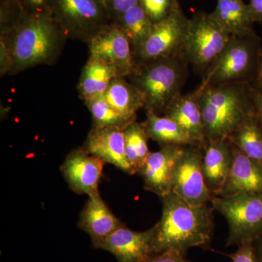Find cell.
I'll return each mask as SVG.
<instances>
[{
  "instance_id": "obj_1",
  "label": "cell",
  "mask_w": 262,
  "mask_h": 262,
  "mask_svg": "<svg viewBox=\"0 0 262 262\" xmlns=\"http://www.w3.org/2000/svg\"><path fill=\"white\" fill-rule=\"evenodd\" d=\"M163 212L155 225V253L179 251L185 255L189 248L206 247L213 234V207L189 204L173 192L161 198Z\"/></svg>"
},
{
  "instance_id": "obj_2",
  "label": "cell",
  "mask_w": 262,
  "mask_h": 262,
  "mask_svg": "<svg viewBox=\"0 0 262 262\" xmlns=\"http://www.w3.org/2000/svg\"><path fill=\"white\" fill-rule=\"evenodd\" d=\"M63 30L47 13L32 15L15 28L8 42L2 40L3 64L6 61L8 70L20 72L51 63L61 48Z\"/></svg>"
},
{
  "instance_id": "obj_3",
  "label": "cell",
  "mask_w": 262,
  "mask_h": 262,
  "mask_svg": "<svg viewBox=\"0 0 262 262\" xmlns=\"http://www.w3.org/2000/svg\"><path fill=\"white\" fill-rule=\"evenodd\" d=\"M198 90L207 139H228L255 113L253 87L248 81L200 85Z\"/></svg>"
},
{
  "instance_id": "obj_4",
  "label": "cell",
  "mask_w": 262,
  "mask_h": 262,
  "mask_svg": "<svg viewBox=\"0 0 262 262\" xmlns=\"http://www.w3.org/2000/svg\"><path fill=\"white\" fill-rule=\"evenodd\" d=\"M187 63L184 56H177L136 66L130 82L140 91L146 110L164 114L182 94Z\"/></svg>"
},
{
  "instance_id": "obj_5",
  "label": "cell",
  "mask_w": 262,
  "mask_h": 262,
  "mask_svg": "<svg viewBox=\"0 0 262 262\" xmlns=\"http://www.w3.org/2000/svg\"><path fill=\"white\" fill-rule=\"evenodd\" d=\"M262 51L256 34L232 37L216 61L207 70L201 85L206 87L255 78Z\"/></svg>"
},
{
  "instance_id": "obj_6",
  "label": "cell",
  "mask_w": 262,
  "mask_h": 262,
  "mask_svg": "<svg viewBox=\"0 0 262 262\" xmlns=\"http://www.w3.org/2000/svg\"><path fill=\"white\" fill-rule=\"evenodd\" d=\"M211 203L228 223L227 246L252 242L262 233V194L214 196Z\"/></svg>"
},
{
  "instance_id": "obj_7",
  "label": "cell",
  "mask_w": 262,
  "mask_h": 262,
  "mask_svg": "<svg viewBox=\"0 0 262 262\" xmlns=\"http://www.w3.org/2000/svg\"><path fill=\"white\" fill-rule=\"evenodd\" d=\"M231 37L211 13L198 12L189 20L183 56L196 70L206 73L225 51Z\"/></svg>"
},
{
  "instance_id": "obj_8",
  "label": "cell",
  "mask_w": 262,
  "mask_h": 262,
  "mask_svg": "<svg viewBox=\"0 0 262 262\" xmlns=\"http://www.w3.org/2000/svg\"><path fill=\"white\" fill-rule=\"evenodd\" d=\"M189 20L181 8L153 24L149 36L134 51L136 66L168 57L183 56Z\"/></svg>"
},
{
  "instance_id": "obj_9",
  "label": "cell",
  "mask_w": 262,
  "mask_h": 262,
  "mask_svg": "<svg viewBox=\"0 0 262 262\" xmlns=\"http://www.w3.org/2000/svg\"><path fill=\"white\" fill-rule=\"evenodd\" d=\"M55 20L62 29L91 39L110 25L111 16L103 0H49Z\"/></svg>"
},
{
  "instance_id": "obj_10",
  "label": "cell",
  "mask_w": 262,
  "mask_h": 262,
  "mask_svg": "<svg viewBox=\"0 0 262 262\" xmlns=\"http://www.w3.org/2000/svg\"><path fill=\"white\" fill-rule=\"evenodd\" d=\"M203 149L185 146L174 168L171 192L194 206L211 202L213 194L207 187L203 171Z\"/></svg>"
},
{
  "instance_id": "obj_11",
  "label": "cell",
  "mask_w": 262,
  "mask_h": 262,
  "mask_svg": "<svg viewBox=\"0 0 262 262\" xmlns=\"http://www.w3.org/2000/svg\"><path fill=\"white\" fill-rule=\"evenodd\" d=\"M90 58L116 69L120 77H130L136 68L134 48L116 23L110 24L89 39Z\"/></svg>"
},
{
  "instance_id": "obj_12",
  "label": "cell",
  "mask_w": 262,
  "mask_h": 262,
  "mask_svg": "<svg viewBox=\"0 0 262 262\" xmlns=\"http://www.w3.org/2000/svg\"><path fill=\"white\" fill-rule=\"evenodd\" d=\"M155 237V226L144 232H135L124 225L94 248L112 253L117 262H143L156 254Z\"/></svg>"
},
{
  "instance_id": "obj_13",
  "label": "cell",
  "mask_w": 262,
  "mask_h": 262,
  "mask_svg": "<svg viewBox=\"0 0 262 262\" xmlns=\"http://www.w3.org/2000/svg\"><path fill=\"white\" fill-rule=\"evenodd\" d=\"M104 163L81 147L67 155L61 170L73 192L89 196L98 192Z\"/></svg>"
},
{
  "instance_id": "obj_14",
  "label": "cell",
  "mask_w": 262,
  "mask_h": 262,
  "mask_svg": "<svg viewBox=\"0 0 262 262\" xmlns=\"http://www.w3.org/2000/svg\"><path fill=\"white\" fill-rule=\"evenodd\" d=\"M83 149L129 175L136 174L125 155V136L121 128L93 126Z\"/></svg>"
},
{
  "instance_id": "obj_15",
  "label": "cell",
  "mask_w": 262,
  "mask_h": 262,
  "mask_svg": "<svg viewBox=\"0 0 262 262\" xmlns=\"http://www.w3.org/2000/svg\"><path fill=\"white\" fill-rule=\"evenodd\" d=\"M184 146H163L150 152L139 173L144 181V189L160 198L171 192L174 168Z\"/></svg>"
},
{
  "instance_id": "obj_16",
  "label": "cell",
  "mask_w": 262,
  "mask_h": 262,
  "mask_svg": "<svg viewBox=\"0 0 262 262\" xmlns=\"http://www.w3.org/2000/svg\"><path fill=\"white\" fill-rule=\"evenodd\" d=\"M231 144V143H230ZM232 145L233 161L228 177L218 195L262 194V165Z\"/></svg>"
},
{
  "instance_id": "obj_17",
  "label": "cell",
  "mask_w": 262,
  "mask_h": 262,
  "mask_svg": "<svg viewBox=\"0 0 262 262\" xmlns=\"http://www.w3.org/2000/svg\"><path fill=\"white\" fill-rule=\"evenodd\" d=\"M124 225L110 209L99 192L89 196L81 212L78 227L89 234L94 247Z\"/></svg>"
},
{
  "instance_id": "obj_18",
  "label": "cell",
  "mask_w": 262,
  "mask_h": 262,
  "mask_svg": "<svg viewBox=\"0 0 262 262\" xmlns=\"http://www.w3.org/2000/svg\"><path fill=\"white\" fill-rule=\"evenodd\" d=\"M233 161L228 139H207L203 159V171L207 187L217 196L228 177Z\"/></svg>"
},
{
  "instance_id": "obj_19",
  "label": "cell",
  "mask_w": 262,
  "mask_h": 262,
  "mask_svg": "<svg viewBox=\"0 0 262 262\" xmlns=\"http://www.w3.org/2000/svg\"><path fill=\"white\" fill-rule=\"evenodd\" d=\"M196 89L192 93L181 94L169 105L164 115L177 122L198 145L205 148L207 138Z\"/></svg>"
},
{
  "instance_id": "obj_20",
  "label": "cell",
  "mask_w": 262,
  "mask_h": 262,
  "mask_svg": "<svg viewBox=\"0 0 262 262\" xmlns=\"http://www.w3.org/2000/svg\"><path fill=\"white\" fill-rule=\"evenodd\" d=\"M212 16L232 37H249L256 34L247 3L244 0H218Z\"/></svg>"
},
{
  "instance_id": "obj_21",
  "label": "cell",
  "mask_w": 262,
  "mask_h": 262,
  "mask_svg": "<svg viewBox=\"0 0 262 262\" xmlns=\"http://www.w3.org/2000/svg\"><path fill=\"white\" fill-rule=\"evenodd\" d=\"M104 98L115 111L130 122L136 121L138 111L144 107L140 91L124 77H117L112 81Z\"/></svg>"
},
{
  "instance_id": "obj_22",
  "label": "cell",
  "mask_w": 262,
  "mask_h": 262,
  "mask_svg": "<svg viewBox=\"0 0 262 262\" xmlns=\"http://www.w3.org/2000/svg\"><path fill=\"white\" fill-rule=\"evenodd\" d=\"M120 77L112 66L90 58L84 65L78 84L81 98L84 101L104 96L112 81Z\"/></svg>"
},
{
  "instance_id": "obj_23",
  "label": "cell",
  "mask_w": 262,
  "mask_h": 262,
  "mask_svg": "<svg viewBox=\"0 0 262 262\" xmlns=\"http://www.w3.org/2000/svg\"><path fill=\"white\" fill-rule=\"evenodd\" d=\"M146 119L144 125L148 137L160 144L161 147L167 146L198 145L184 132L180 125L170 117L165 115L160 116L151 110H146Z\"/></svg>"
},
{
  "instance_id": "obj_24",
  "label": "cell",
  "mask_w": 262,
  "mask_h": 262,
  "mask_svg": "<svg viewBox=\"0 0 262 262\" xmlns=\"http://www.w3.org/2000/svg\"><path fill=\"white\" fill-rule=\"evenodd\" d=\"M228 140L248 158L262 165V128L255 113L239 125Z\"/></svg>"
},
{
  "instance_id": "obj_25",
  "label": "cell",
  "mask_w": 262,
  "mask_h": 262,
  "mask_svg": "<svg viewBox=\"0 0 262 262\" xmlns=\"http://www.w3.org/2000/svg\"><path fill=\"white\" fill-rule=\"evenodd\" d=\"M125 155L136 173H139L151 151L148 147V137L144 122L135 121L123 130Z\"/></svg>"
},
{
  "instance_id": "obj_26",
  "label": "cell",
  "mask_w": 262,
  "mask_h": 262,
  "mask_svg": "<svg viewBox=\"0 0 262 262\" xmlns=\"http://www.w3.org/2000/svg\"><path fill=\"white\" fill-rule=\"evenodd\" d=\"M115 23L128 38L134 51L149 36L154 24L140 3L125 12Z\"/></svg>"
},
{
  "instance_id": "obj_27",
  "label": "cell",
  "mask_w": 262,
  "mask_h": 262,
  "mask_svg": "<svg viewBox=\"0 0 262 262\" xmlns=\"http://www.w3.org/2000/svg\"><path fill=\"white\" fill-rule=\"evenodd\" d=\"M92 115L94 127H118L122 130L132 122L122 117L105 99L104 96L84 101Z\"/></svg>"
},
{
  "instance_id": "obj_28",
  "label": "cell",
  "mask_w": 262,
  "mask_h": 262,
  "mask_svg": "<svg viewBox=\"0 0 262 262\" xmlns=\"http://www.w3.org/2000/svg\"><path fill=\"white\" fill-rule=\"evenodd\" d=\"M140 4L153 24L181 9L179 0H140Z\"/></svg>"
},
{
  "instance_id": "obj_29",
  "label": "cell",
  "mask_w": 262,
  "mask_h": 262,
  "mask_svg": "<svg viewBox=\"0 0 262 262\" xmlns=\"http://www.w3.org/2000/svg\"><path fill=\"white\" fill-rule=\"evenodd\" d=\"M108 13L115 21L125 12L140 3V0H103Z\"/></svg>"
},
{
  "instance_id": "obj_30",
  "label": "cell",
  "mask_w": 262,
  "mask_h": 262,
  "mask_svg": "<svg viewBox=\"0 0 262 262\" xmlns=\"http://www.w3.org/2000/svg\"><path fill=\"white\" fill-rule=\"evenodd\" d=\"M229 256L232 262H258L252 242H245L239 245L237 251Z\"/></svg>"
},
{
  "instance_id": "obj_31",
  "label": "cell",
  "mask_w": 262,
  "mask_h": 262,
  "mask_svg": "<svg viewBox=\"0 0 262 262\" xmlns=\"http://www.w3.org/2000/svg\"><path fill=\"white\" fill-rule=\"evenodd\" d=\"M143 262H190L184 258V255L179 251H170L156 253Z\"/></svg>"
},
{
  "instance_id": "obj_32",
  "label": "cell",
  "mask_w": 262,
  "mask_h": 262,
  "mask_svg": "<svg viewBox=\"0 0 262 262\" xmlns=\"http://www.w3.org/2000/svg\"><path fill=\"white\" fill-rule=\"evenodd\" d=\"M248 6L253 23H262V0H249Z\"/></svg>"
},
{
  "instance_id": "obj_33",
  "label": "cell",
  "mask_w": 262,
  "mask_h": 262,
  "mask_svg": "<svg viewBox=\"0 0 262 262\" xmlns=\"http://www.w3.org/2000/svg\"><path fill=\"white\" fill-rule=\"evenodd\" d=\"M253 105L255 115L257 117L258 122L262 128V92L253 87Z\"/></svg>"
},
{
  "instance_id": "obj_34",
  "label": "cell",
  "mask_w": 262,
  "mask_h": 262,
  "mask_svg": "<svg viewBox=\"0 0 262 262\" xmlns=\"http://www.w3.org/2000/svg\"><path fill=\"white\" fill-rule=\"evenodd\" d=\"M29 7L35 11V14L43 13V10L46 8V5L49 0H24Z\"/></svg>"
},
{
  "instance_id": "obj_35",
  "label": "cell",
  "mask_w": 262,
  "mask_h": 262,
  "mask_svg": "<svg viewBox=\"0 0 262 262\" xmlns=\"http://www.w3.org/2000/svg\"><path fill=\"white\" fill-rule=\"evenodd\" d=\"M254 80L256 81V85H257L259 89H262V53L261 57H260L257 72H256Z\"/></svg>"
},
{
  "instance_id": "obj_36",
  "label": "cell",
  "mask_w": 262,
  "mask_h": 262,
  "mask_svg": "<svg viewBox=\"0 0 262 262\" xmlns=\"http://www.w3.org/2000/svg\"><path fill=\"white\" fill-rule=\"evenodd\" d=\"M259 261L262 262V245L259 247Z\"/></svg>"
}]
</instances>
